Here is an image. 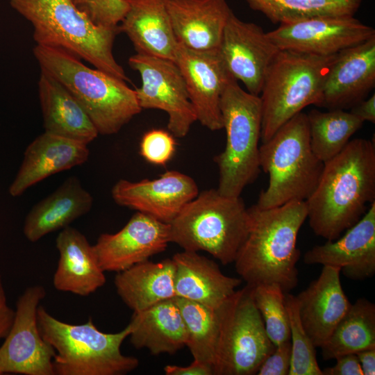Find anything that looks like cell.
Listing matches in <instances>:
<instances>
[{"mask_svg": "<svg viewBox=\"0 0 375 375\" xmlns=\"http://www.w3.org/2000/svg\"><path fill=\"white\" fill-rule=\"evenodd\" d=\"M374 201L375 144L355 138L324 163L318 183L306 201L309 226L316 235L336 240Z\"/></svg>", "mask_w": 375, "mask_h": 375, "instance_id": "6da1fadb", "label": "cell"}, {"mask_svg": "<svg viewBox=\"0 0 375 375\" xmlns=\"http://www.w3.org/2000/svg\"><path fill=\"white\" fill-rule=\"evenodd\" d=\"M248 212V233L234 261L238 274L249 286L274 283L288 292L298 283L297 241L307 219L306 201L269 208L256 203Z\"/></svg>", "mask_w": 375, "mask_h": 375, "instance_id": "7a4b0ae2", "label": "cell"}, {"mask_svg": "<svg viewBox=\"0 0 375 375\" xmlns=\"http://www.w3.org/2000/svg\"><path fill=\"white\" fill-rule=\"evenodd\" d=\"M10 3L31 23L37 45L64 49L97 69L128 80L112 53L119 25H96L74 0H10Z\"/></svg>", "mask_w": 375, "mask_h": 375, "instance_id": "3957f363", "label": "cell"}, {"mask_svg": "<svg viewBox=\"0 0 375 375\" xmlns=\"http://www.w3.org/2000/svg\"><path fill=\"white\" fill-rule=\"evenodd\" d=\"M33 54L40 69L60 81L82 106L99 134L117 133L141 112L135 90L125 81L89 67L62 49L36 44Z\"/></svg>", "mask_w": 375, "mask_h": 375, "instance_id": "277c9868", "label": "cell"}, {"mask_svg": "<svg viewBox=\"0 0 375 375\" xmlns=\"http://www.w3.org/2000/svg\"><path fill=\"white\" fill-rule=\"evenodd\" d=\"M38 324L43 339L56 352L55 375H124L139 366V360L126 356L121 346L131 332L128 324L119 332L101 331L91 317L84 324L62 322L39 306Z\"/></svg>", "mask_w": 375, "mask_h": 375, "instance_id": "5b68a950", "label": "cell"}, {"mask_svg": "<svg viewBox=\"0 0 375 375\" xmlns=\"http://www.w3.org/2000/svg\"><path fill=\"white\" fill-rule=\"evenodd\" d=\"M249 212L240 197L217 189L199 192L169 224L170 242L184 251H206L223 265L234 262L249 230Z\"/></svg>", "mask_w": 375, "mask_h": 375, "instance_id": "8992f818", "label": "cell"}, {"mask_svg": "<svg viewBox=\"0 0 375 375\" xmlns=\"http://www.w3.org/2000/svg\"><path fill=\"white\" fill-rule=\"evenodd\" d=\"M260 169L269 175L267 188L256 204L262 208L293 201H306L315 189L324 162L313 153L307 114L301 112L259 147Z\"/></svg>", "mask_w": 375, "mask_h": 375, "instance_id": "52a82bcc", "label": "cell"}, {"mask_svg": "<svg viewBox=\"0 0 375 375\" xmlns=\"http://www.w3.org/2000/svg\"><path fill=\"white\" fill-rule=\"evenodd\" d=\"M334 56L278 51L267 69L259 96L261 142L271 138L305 107L320 106L325 75Z\"/></svg>", "mask_w": 375, "mask_h": 375, "instance_id": "ba28073f", "label": "cell"}, {"mask_svg": "<svg viewBox=\"0 0 375 375\" xmlns=\"http://www.w3.org/2000/svg\"><path fill=\"white\" fill-rule=\"evenodd\" d=\"M220 110L226 142L224 150L214 158L219 176L217 189L222 195L238 197L261 171L260 99L244 91L232 78L222 93Z\"/></svg>", "mask_w": 375, "mask_h": 375, "instance_id": "9c48e42d", "label": "cell"}, {"mask_svg": "<svg viewBox=\"0 0 375 375\" xmlns=\"http://www.w3.org/2000/svg\"><path fill=\"white\" fill-rule=\"evenodd\" d=\"M219 330L213 361L214 375L256 374L276 345L246 285L219 308Z\"/></svg>", "mask_w": 375, "mask_h": 375, "instance_id": "30bf717a", "label": "cell"}, {"mask_svg": "<svg viewBox=\"0 0 375 375\" xmlns=\"http://www.w3.org/2000/svg\"><path fill=\"white\" fill-rule=\"evenodd\" d=\"M128 65L141 77V86L135 91L142 110L165 111L169 133L178 138L186 136L197 117L184 78L175 62L136 53L129 58Z\"/></svg>", "mask_w": 375, "mask_h": 375, "instance_id": "8fae6325", "label": "cell"}, {"mask_svg": "<svg viewBox=\"0 0 375 375\" xmlns=\"http://www.w3.org/2000/svg\"><path fill=\"white\" fill-rule=\"evenodd\" d=\"M43 286L28 287L16 303L10 331L0 347V375H55L56 352L42 337L38 309L46 297Z\"/></svg>", "mask_w": 375, "mask_h": 375, "instance_id": "7c38bea8", "label": "cell"}, {"mask_svg": "<svg viewBox=\"0 0 375 375\" xmlns=\"http://www.w3.org/2000/svg\"><path fill=\"white\" fill-rule=\"evenodd\" d=\"M267 35L281 50L327 57L374 37L375 30L354 15H324L281 24Z\"/></svg>", "mask_w": 375, "mask_h": 375, "instance_id": "4fadbf2b", "label": "cell"}, {"mask_svg": "<svg viewBox=\"0 0 375 375\" xmlns=\"http://www.w3.org/2000/svg\"><path fill=\"white\" fill-rule=\"evenodd\" d=\"M231 76L259 96L269 67L281 50L258 25L242 21L232 11L218 48Z\"/></svg>", "mask_w": 375, "mask_h": 375, "instance_id": "5bb4252c", "label": "cell"}, {"mask_svg": "<svg viewBox=\"0 0 375 375\" xmlns=\"http://www.w3.org/2000/svg\"><path fill=\"white\" fill-rule=\"evenodd\" d=\"M169 243V224L137 212L119 231L101 234L93 247L103 271L118 273L165 251Z\"/></svg>", "mask_w": 375, "mask_h": 375, "instance_id": "9a60e30c", "label": "cell"}, {"mask_svg": "<svg viewBox=\"0 0 375 375\" xmlns=\"http://www.w3.org/2000/svg\"><path fill=\"white\" fill-rule=\"evenodd\" d=\"M174 61L184 78L197 121L210 131L222 129L220 100L233 77L218 50L195 51L178 44Z\"/></svg>", "mask_w": 375, "mask_h": 375, "instance_id": "2e32d148", "label": "cell"}, {"mask_svg": "<svg viewBox=\"0 0 375 375\" xmlns=\"http://www.w3.org/2000/svg\"><path fill=\"white\" fill-rule=\"evenodd\" d=\"M199 194L190 176L169 170L158 178L140 181L119 180L112 187L114 201L169 224L189 201Z\"/></svg>", "mask_w": 375, "mask_h": 375, "instance_id": "e0dca14e", "label": "cell"}, {"mask_svg": "<svg viewBox=\"0 0 375 375\" xmlns=\"http://www.w3.org/2000/svg\"><path fill=\"white\" fill-rule=\"evenodd\" d=\"M375 85V36L335 54L325 75L319 107L351 109Z\"/></svg>", "mask_w": 375, "mask_h": 375, "instance_id": "ac0fdd59", "label": "cell"}, {"mask_svg": "<svg viewBox=\"0 0 375 375\" xmlns=\"http://www.w3.org/2000/svg\"><path fill=\"white\" fill-rule=\"evenodd\" d=\"M303 262L338 267L351 280L372 277L375 273V201L342 237L315 245L304 254Z\"/></svg>", "mask_w": 375, "mask_h": 375, "instance_id": "d6986e66", "label": "cell"}, {"mask_svg": "<svg viewBox=\"0 0 375 375\" xmlns=\"http://www.w3.org/2000/svg\"><path fill=\"white\" fill-rule=\"evenodd\" d=\"M340 269L323 266L319 277L296 296L301 324L315 347H321L351 303L340 281Z\"/></svg>", "mask_w": 375, "mask_h": 375, "instance_id": "ffe728a7", "label": "cell"}, {"mask_svg": "<svg viewBox=\"0 0 375 375\" xmlns=\"http://www.w3.org/2000/svg\"><path fill=\"white\" fill-rule=\"evenodd\" d=\"M89 155L86 144L44 132L27 147L9 193L19 196L46 178L85 163Z\"/></svg>", "mask_w": 375, "mask_h": 375, "instance_id": "44dd1931", "label": "cell"}, {"mask_svg": "<svg viewBox=\"0 0 375 375\" xmlns=\"http://www.w3.org/2000/svg\"><path fill=\"white\" fill-rule=\"evenodd\" d=\"M168 10L178 43L200 51L218 49L232 12L226 0H169Z\"/></svg>", "mask_w": 375, "mask_h": 375, "instance_id": "7402d4cb", "label": "cell"}, {"mask_svg": "<svg viewBox=\"0 0 375 375\" xmlns=\"http://www.w3.org/2000/svg\"><path fill=\"white\" fill-rule=\"evenodd\" d=\"M56 245L59 253L53 277L56 290L87 297L104 285L105 272L82 233L69 226L58 233Z\"/></svg>", "mask_w": 375, "mask_h": 375, "instance_id": "603a6c76", "label": "cell"}, {"mask_svg": "<svg viewBox=\"0 0 375 375\" xmlns=\"http://www.w3.org/2000/svg\"><path fill=\"white\" fill-rule=\"evenodd\" d=\"M172 259L176 297L214 309L227 300L242 281L224 274L215 262L198 252L183 250Z\"/></svg>", "mask_w": 375, "mask_h": 375, "instance_id": "cb8c5ba5", "label": "cell"}, {"mask_svg": "<svg viewBox=\"0 0 375 375\" xmlns=\"http://www.w3.org/2000/svg\"><path fill=\"white\" fill-rule=\"evenodd\" d=\"M126 1L128 8L119 26L136 53L174 61L178 43L169 14V0Z\"/></svg>", "mask_w": 375, "mask_h": 375, "instance_id": "d4e9b609", "label": "cell"}, {"mask_svg": "<svg viewBox=\"0 0 375 375\" xmlns=\"http://www.w3.org/2000/svg\"><path fill=\"white\" fill-rule=\"evenodd\" d=\"M39 99L44 132L84 144L99 133L82 106L56 78L40 69Z\"/></svg>", "mask_w": 375, "mask_h": 375, "instance_id": "484cf974", "label": "cell"}, {"mask_svg": "<svg viewBox=\"0 0 375 375\" xmlns=\"http://www.w3.org/2000/svg\"><path fill=\"white\" fill-rule=\"evenodd\" d=\"M93 198L76 176L67 178L53 192L30 210L23 226L26 238L35 242L44 236L62 230L87 214Z\"/></svg>", "mask_w": 375, "mask_h": 375, "instance_id": "4316f807", "label": "cell"}, {"mask_svg": "<svg viewBox=\"0 0 375 375\" xmlns=\"http://www.w3.org/2000/svg\"><path fill=\"white\" fill-rule=\"evenodd\" d=\"M175 297L133 312L128 337L135 349H147L158 356L174 354L185 347L186 329Z\"/></svg>", "mask_w": 375, "mask_h": 375, "instance_id": "83f0119b", "label": "cell"}, {"mask_svg": "<svg viewBox=\"0 0 375 375\" xmlns=\"http://www.w3.org/2000/svg\"><path fill=\"white\" fill-rule=\"evenodd\" d=\"M175 269L172 258L136 264L116 273L114 284L117 293L133 312L174 298Z\"/></svg>", "mask_w": 375, "mask_h": 375, "instance_id": "f1b7e54d", "label": "cell"}, {"mask_svg": "<svg viewBox=\"0 0 375 375\" xmlns=\"http://www.w3.org/2000/svg\"><path fill=\"white\" fill-rule=\"evenodd\" d=\"M375 347V305L365 298L351 303L327 341L320 347L324 360Z\"/></svg>", "mask_w": 375, "mask_h": 375, "instance_id": "f546056e", "label": "cell"}, {"mask_svg": "<svg viewBox=\"0 0 375 375\" xmlns=\"http://www.w3.org/2000/svg\"><path fill=\"white\" fill-rule=\"evenodd\" d=\"M307 117L312 150L324 163L338 154L364 123L341 109L327 112L312 109Z\"/></svg>", "mask_w": 375, "mask_h": 375, "instance_id": "4dcf8cb0", "label": "cell"}, {"mask_svg": "<svg viewBox=\"0 0 375 375\" xmlns=\"http://www.w3.org/2000/svg\"><path fill=\"white\" fill-rule=\"evenodd\" d=\"M274 24H287L324 15H354L362 0H245Z\"/></svg>", "mask_w": 375, "mask_h": 375, "instance_id": "1f68e13d", "label": "cell"}, {"mask_svg": "<svg viewBox=\"0 0 375 375\" xmlns=\"http://www.w3.org/2000/svg\"><path fill=\"white\" fill-rule=\"evenodd\" d=\"M183 317L186 333L185 346L193 359L213 367L219 330L218 308L214 309L183 298L175 297Z\"/></svg>", "mask_w": 375, "mask_h": 375, "instance_id": "d6a6232c", "label": "cell"}, {"mask_svg": "<svg viewBox=\"0 0 375 375\" xmlns=\"http://www.w3.org/2000/svg\"><path fill=\"white\" fill-rule=\"evenodd\" d=\"M254 303L265 324L270 340L276 346L290 340L285 292L277 284L250 286Z\"/></svg>", "mask_w": 375, "mask_h": 375, "instance_id": "836d02e7", "label": "cell"}, {"mask_svg": "<svg viewBox=\"0 0 375 375\" xmlns=\"http://www.w3.org/2000/svg\"><path fill=\"white\" fill-rule=\"evenodd\" d=\"M285 303L290 320L292 349L288 375H323L317 360L316 347L299 318L296 296L285 292Z\"/></svg>", "mask_w": 375, "mask_h": 375, "instance_id": "e575fe53", "label": "cell"}, {"mask_svg": "<svg viewBox=\"0 0 375 375\" xmlns=\"http://www.w3.org/2000/svg\"><path fill=\"white\" fill-rule=\"evenodd\" d=\"M76 6L97 26H118L126 15V0H74Z\"/></svg>", "mask_w": 375, "mask_h": 375, "instance_id": "d590c367", "label": "cell"}, {"mask_svg": "<svg viewBox=\"0 0 375 375\" xmlns=\"http://www.w3.org/2000/svg\"><path fill=\"white\" fill-rule=\"evenodd\" d=\"M176 151L174 135L162 129L147 131L140 142V154L149 162L163 166L172 158Z\"/></svg>", "mask_w": 375, "mask_h": 375, "instance_id": "8d00e7d4", "label": "cell"}, {"mask_svg": "<svg viewBox=\"0 0 375 375\" xmlns=\"http://www.w3.org/2000/svg\"><path fill=\"white\" fill-rule=\"evenodd\" d=\"M290 340L276 346L261 364L257 375H288L291 363Z\"/></svg>", "mask_w": 375, "mask_h": 375, "instance_id": "74e56055", "label": "cell"}, {"mask_svg": "<svg viewBox=\"0 0 375 375\" xmlns=\"http://www.w3.org/2000/svg\"><path fill=\"white\" fill-rule=\"evenodd\" d=\"M335 359V364L323 369V375H363L356 353L343 354Z\"/></svg>", "mask_w": 375, "mask_h": 375, "instance_id": "f35d334b", "label": "cell"}, {"mask_svg": "<svg viewBox=\"0 0 375 375\" xmlns=\"http://www.w3.org/2000/svg\"><path fill=\"white\" fill-rule=\"evenodd\" d=\"M164 371L166 375H214L211 364L194 359L187 366L167 365Z\"/></svg>", "mask_w": 375, "mask_h": 375, "instance_id": "ab89813d", "label": "cell"}, {"mask_svg": "<svg viewBox=\"0 0 375 375\" xmlns=\"http://www.w3.org/2000/svg\"><path fill=\"white\" fill-rule=\"evenodd\" d=\"M15 317V310L8 303L0 274V340L8 335Z\"/></svg>", "mask_w": 375, "mask_h": 375, "instance_id": "60d3db41", "label": "cell"}, {"mask_svg": "<svg viewBox=\"0 0 375 375\" xmlns=\"http://www.w3.org/2000/svg\"><path fill=\"white\" fill-rule=\"evenodd\" d=\"M350 112L362 122H375V94L353 106Z\"/></svg>", "mask_w": 375, "mask_h": 375, "instance_id": "b9f144b4", "label": "cell"}, {"mask_svg": "<svg viewBox=\"0 0 375 375\" xmlns=\"http://www.w3.org/2000/svg\"><path fill=\"white\" fill-rule=\"evenodd\" d=\"M363 375L375 374V347L366 349L357 352Z\"/></svg>", "mask_w": 375, "mask_h": 375, "instance_id": "7bdbcfd3", "label": "cell"}]
</instances>
